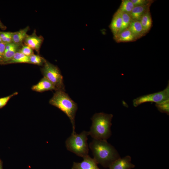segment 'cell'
Here are the masks:
<instances>
[{"label": "cell", "instance_id": "1", "mask_svg": "<svg viewBox=\"0 0 169 169\" xmlns=\"http://www.w3.org/2000/svg\"><path fill=\"white\" fill-rule=\"evenodd\" d=\"M89 147L98 164L105 167H108L115 160L120 158L115 148L107 140L94 139Z\"/></svg>", "mask_w": 169, "mask_h": 169}, {"label": "cell", "instance_id": "2", "mask_svg": "<svg viewBox=\"0 0 169 169\" xmlns=\"http://www.w3.org/2000/svg\"><path fill=\"white\" fill-rule=\"evenodd\" d=\"M112 114L96 113L91 118L92 125L89 135L94 139L107 140L111 135Z\"/></svg>", "mask_w": 169, "mask_h": 169}, {"label": "cell", "instance_id": "3", "mask_svg": "<svg viewBox=\"0 0 169 169\" xmlns=\"http://www.w3.org/2000/svg\"><path fill=\"white\" fill-rule=\"evenodd\" d=\"M49 104L59 108L69 118L72 126V132H75V118L77 105L65 91L56 90L49 101Z\"/></svg>", "mask_w": 169, "mask_h": 169}, {"label": "cell", "instance_id": "4", "mask_svg": "<svg viewBox=\"0 0 169 169\" xmlns=\"http://www.w3.org/2000/svg\"><path fill=\"white\" fill-rule=\"evenodd\" d=\"M89 135L88 131H85L79 134L72 132L65 141L67 149L82 157L88 155L89 149L87 141Z\"/></svg>", "mask_w": 169, "mask_h": 169}, {"label": "cell", "instance_id": "5", "mask_svg": "<svg viewBox=\"0 0 169 169\" xmlns=\"http://www.w3.org/2000/svg\"><path fill=\"white\" fill-rule=\"evenodd\" d=\"M41 69L44 77L49 80L54 85L56 90L65 91L63 77L58 68L46 60Z\"/></svg>", "mask_w": 169, "mask_h": 169}, {"label": "cell", "instance_id": "6", "mask_svg": "<svg viewBox=\"0 0 169 169\" xmlns=\"http://www.w3.org/2000/svg\"><path fill=\"white\" fill-rule=\"evenodd\" d=\"M169 100V84L163 90L152 94L145 95L134 99L133 105L137 107L145 103L148 102L160 103Z\"/></svg>", "mask_w": 169, "mask_h": 169}, {"label": "cell", "instance_id": "7", "mask_svg": "<svg viewBox=\"0 0 169 169\" xmlns=\"http://www.w3.org/2000/svg\"><path fill=\"white\" fill-rule=\"evenodd\" d=\"M44 38L41 36H38L35 30L32 34H27L24 41L25 44L30 47L33 50H35L38 53Z\"/></svg>", "mask_w": 169, "mask_h": 169}, {"label": "cell", "instance_id": "8", "mask_svg": "<svg viewBox=\"0 0 169 169\" xmlns=\"http://www.w3.org/2000/svg\"><path fill=\"white\" fill-rule=\"evenodd\" d=\"M83 158V160L82 162L73 163L72 169H100L94 158H91L88 155Z\"/></svg>", "mask_w": 169, "mask_h": 169}, {"label": "cell", "instance_id": "9", "mask_svg": "<svg viewBox=\"0 0 169 169\" xmlns=\"http://www.w3.org/2000/svg\"><path fill=\"white\" fill-rule=\"evenodd\" d=\"M131 157L127 156L122 158H120L113 162L110 165L109 169H131L135 165L131 162Z\"/></svg>", "mask_w": 169, "mask_h": 169}, {"label": "cell", "instance_id": "10", "mask_svg": "<svg viewBox=\"0 0 169 169\" xmlns=\"http://www.w3.org/2000/svg\"><path fill=\"white\" fill-rule=\"evenodd\" d=\"M22 45L13 42L6 44L3 56L0 64H4L9 61L19 50Z\"/></svg>", "mask_w": 169, "mask_h": 169}, {"label": "cell", "instance_id": "11", "mask_svg": "<svg viewBox=\"0 0 169 169\" xmlns=\"http://www.w3.org/2000/svg\"><path fill=\"white\" fill-rule=\"evenodd\" d=\"M31 89L34 91L39 92L56 90L53 83L44 77L37 84L32 86Z\"/></svg>", "mask_w": 169, "mask_h": 169}, {"label": "cell", "instance_id": "12", "mask_svg": "<svg viewBox=\"0 0 169 169\" xmlns=\"http://www.w3.org/2000/svg\"><path fill=\"white\" fill-rule=\"evenodd\" d=\"M122 18L121 14L117 10L114 14L109 25L113 36L118 33L121 27Z\"/></svg>", "mask_w": 169, "mask_h": 169}, {"label": "cell", "instance_id": "13", "mask_svg": "<svg viewBox=\"0 0 169 169\" xmlns=\"http://www.w3.org/2000/svg\"><path fill=\"white\" fill-rule=\"evenodd\" d=\"M151 4L135 6L129 14L131 20L140 21L142 16L150 10Z\"/></svg>", "mask_w": 169, "mask_h": 169}, {"label": "cell", "instance_id": "14", "mask_svg": "<svg viewBox=\"0 0 169 169\" xmlns=\"http://www.w3.org/2000/svg\"><path fill=\"white\" fill-rule=\"evenodd\" d=\"M113 38L117 43L133 42L136 40L128 28L113 36Z\"/></svg>", "mask_w": 169, "mask_h": 169}, {"label": "cell", "instance_id": "15", "mask_svg": "<svg viewBox=\"0 0 169 169\" xmlns=\"http://www.w3.org/2000/svg\"><path fill=\"white\" fill-rule=\"evenodd\" d=\"M128 28L131 32L136 40L145 36L146 34L143 30L140 21L131 20Z\"/></svg>", "mask_w": 169, "mask_h": 169}, {"label": "cell", "instance_id": "16", "mask_svg": "<svg viewBox=\"0 0 169 169\" xmlns=\"http://www.w3.org/2000/svg\"><path fill=\"white\" fill-rule=\"evenodd\" d=\"M29 29V27L27 26L23 29H20L18 31L13 32L12 42L16 44L22 45Z\"/></svg>", "mask_w": 169, "mask_h": 169}, {"label": "cell", "instance_id": "17", "mask_svg": "<svg viewBox=\"0 0 169 169\" xmlns=\"http://www.w3.org/2000/svg\"><path fill=\"white\" fill-rule=\"evenodd\" d=\"M140 21L143 30L146 34L151 29L152 25V20L150 10L142 16Z\"/></svg>", "mask_w": 169, "mask_h": 169}, {"label": "cell", "instance_id": "18", "mask_svg": "<svg viewBox=\"0 0 169 169\" xmlns=\"http://www.w3.org/2000/svg\"><path fill=\"white\" fill-rule=\"evenodd\" d=\"M18 63L30 64L29 56L25 55L19 50L17 51L13 57L4 64Z\"/></svg>", "mask_w": 169, "mask_h": 169}, {"label": "cell", "instance_id": "19", "mask_svg": "<svg viewBox=\"0 0 169 169\" xmlns=\"http://www.w3.org/2000/svg\"><path fill=\"white\" fill-rule=\"evenodd\" d=\"M134 7L131 0H122L117 10L121 13H125L130 14Z\"/></svg>", "mask_w": 169, "mask_h": 169}, {"label": "cell", "instance_id": "20", "mask_svg": "<svg viewBox=\"0 0 169 169\" xmlns=\"http://www.w3.org/2000/svg\"><path fill=\"white\" fill-rule=\"evenodd\" d=\"M121 14L122 18V24L121 28L119 33L127 29L128 28L131 20V17L129 14L125 13H121Z\"/></svg>", "mask_w": 169, "mask_h": 169}, {"label": "cell", "instance_id": "21", "mask_svg": "<svg viewBox=\"0 0 169 169\" xmlns=\"http://www.w3.org/2000/svg\"><path fill=\"white\" fill-rule=\"evenodd\" d=\"M30 64L38 65H43L46 60L39 55L34 54L29 56Z\"/></svg>", "mask_w": 169, "mask_h": 169}, {"label": "cell", "instance_id": "22", "mask_svg": "<svg viewBox=\"0 0 169 169\" xmlns=\"http://www.w3.org/2000/svg\"><path fill=\"white\" fill-rule=\"evenodd\" d=\"M155 106L161 112L169 114V100L163 102L156 103Z\"/></svg>", "mask_w": 169, "mask_h": 169}, {"label": "cell", "instance_id": "23", "mask_svg": "<svg viewBox=\"0 0 169 169\" xmlns=\"http://www.w3.org/2000/svg\"><path fill=\"white\" fill-rule=\"evenodd\" d=\"M13 32L0 31V37L2 42L6 44L12 42Z\"/></svg>", "mask_w": 169, "mask_h": 169}, {"label": "cell", "instance_id": "24", "mask_svg": "<svg viewBox=\"0 0 169 169\" xmlns=\"http://www.w3.org/2000/svg\"><path fill=\"white\" fill-rule=\"evenodd\" d=\"M18 94V92H16L8 96L0 98V109L5 106L11 98Z\"/></svg>", "mask_w": 169, "mask_h": 169}, {"label": "cell", "instance_id": "25", "mask_svg": "<svg viewBox=\"0 0 169 169\" xmlns=\"http://www.w3.org/2000/svg\"><path fill=\"white\" fill-rule=\"evenodd\" d=\"M33 50L30 47L26 45H23L19 51L26 56H29L33 54Z\"/></svg>", "mask_w": 169, "mask_h": 169}, {"label": "cell", "instance_id": "26", "mask_svg": "<svg viewBox=\"0 0 169 169\" xmlns=\"http://www.w3.org/2000/svg\"><path fill=\"white\" fill-rule=\"evenodd\" d=\"M134 6H142L152 3L153 1L151 0H131Z\"/></svg>", "mask_w": 169, "mask_h": 169}, {"label": "cell", "instance_id": "27", "mask_svg": "<svg viewBox=\"0 0 169 169\" xmlns=\"http://www.w3.org/2000/svg\"><path fill=\"white\" fill-rule=\"evenodd\" d=\"M6 44L0 42V64H1L4 53Z\"/></svg>", "mask_w": 169, "mask_h": 169}, {"label": "cell", "instance_id": "28", "mask_svg": "<svg viewBox=\"0 0 169 169\" xmlns=\"http://www.w3.org/2000/svg\"><path fill=\"white\" fill-rule=\"evenodd\" d=\"M0 28L3 30H5L6 29V27L2 22L0 20Z\"/></svg>", "mask_w": 169, "mask_h": 169}, {"label": "cell", "instance_id": "29", "mask_svg": "<svg viewBox=\"0 0 169 169\" xmlns=\"http://www.w3.org/2000/svg\"><path fill=\"white\" fill-rule=\"evenodd\" d=\"M2 165V163H1V160H0V166H1Z\"/></svg>", "mask_w": 169, "mask_h": 169}, {"label": "cell", "instance_id": "30", "mask_svg": "<svg viewBox=\"0 0 169 169\" xmlns=\"http://www.w3.org/2000/svg\"><path fill=\"white\" fill-rule=\"evenodd\" d=\"M0 169H2V165H1V166H0Z\"/></svg>", "mask_w": 169, "mask_h": 169}, {"label": "cell", "instance_id": "31", "mask_svg": "<svg viewBox=\"0 0 169 169\" xmlns=\"http://www.w3.org/2000/svg\"><path fill=\"white\" fill-rule=\"evenodd\" d=\"M2 42L1 39V38H0V42Z\"/></svg>", "mask_w": 169, "mask_h": 169}]
</instances>
